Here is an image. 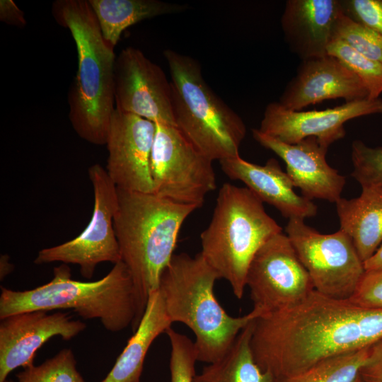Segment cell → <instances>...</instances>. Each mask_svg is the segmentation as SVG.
<instances>
[{
    "label": "cell",
    "mask_w": 382,
    "mask_h": 382,
    "mask_svg": "<svg viewBox=\"0 0 382 382\" xmlns=\"http://www.w3.org/2000/svg\"><path fill=\"white\" fill-rule=\"evenodd\" d=\"M155 130L153 122L115 110L105 144V169L117 188L154 192L150 156Z\"/></svg>",
    "instance_id": "14"
},
{
    "label": "cell",
    "mask_w": 382,
    "mask_h": 382,
    "mask_svg": "<svg viewBox=\"0 0 382 382\" xmlns=\"http://www.w3.org/2000/svg\"><path fill=\"white\" fill-rule=\"evenodd\" d=\"M336 37L359 53L382 64V36L344 13L336 27Z\"/></svg>",
    "instance_id": "27"
},
{
    "label": "cell",
    "mask_w": 382,
    "mask_h": 382,
    "mask_svg": "<svg viewBox=\"0 0 382 382\" xmlns=\"http://www.w3.org/2000/svg\"><path fill=\"white\" fill-rule=\"evenodd\" d=\"M37 310L11 315L0 323V382L18 367L33 364L35 352L54 336L69 340L86 328L68 313Z\"/></svg>",
    "instance_id": "15"
},
{
    "label": "cell",
    "mask_w": 382,
    "mask_h": 382,
    "mask_svg": "<svg viewBox=\"0 0 382 382\" xmlns=\"http://www.w3.org/2000/svg\"><path fill=\"white\" fill-rule=\"evenodd\" d=\"M4 382H13L12 381H8L7 379Z\"/></svg>",
    "instance_id": "37"
},
{
    "label": "cell",
    "mask_w": 382,
    "mask_h": 382,
    "mask_svg": "<svg viewBox=\"0 0 382 382\" xmlns=\"http://www.w3.org/2000/svg\"><path fill=\"white\" fill-rule=\"evenodd\" d=\"M219 162L228 178L243 183L262 202L274 207L285 218L304 220L317 214V206L294 192L292 181L276 159L270 158L264 166L240 156Z\"/></svg>",
    "instance_id": "19"
},
{
    "label": "cell",
    "mask_w": 382,
    "mask_h": 382,
    "mask_svg": "<svg viewBox=\"0 0 382 382\" xmlns=\"http://www.w3.org/2000/svg\"><path fill=\"white\" fill-rule=\"evenodd\" d=\"M70 349H63L39 366L33 364L17 374L18 382H85L76 368Z\"/></svg>",
    "instance_id": "26"
},
{
    "label": "cell",
    "mask_w": 382,
    "mask_h": 382,
    "mask_svg": "<svg viewBox=\"0 0 382 382\" xmlns=\"http://www.w3.org/2000/svg\"><path fill=\"white\" fill-rule=\"evenodd\" d=\"M354 170L351 175L361 185L382 187V146L371 147L361 140L352 144Z\"/></svg>",
    "instance_id": "29"
},
{
    "label": "cell",
    "mask_w": 382,
    "mask_h": 382,
    "mask_svg": "<svg viewBox=\"0 0 382 382\" xmlns=\"http://www.w3.org/2000/svg\"><path fill=\"white\" fill-rule=\"evenodd\" d=\"M328 54L339 59L356 74L367 91V98H381L382 64L359 53L337 37L329 45Z\"/></svg>",
    "instance_id": "25"
},
{
    "label": "cell",
    "mask_w": 382,
    "mask_h": 382,
    "mask_svg": "<svg viewBox=\"0 0 382 382\" xmlns=\"http://www.w3.org/2000/svg\"><path fill=\"white\" fill-rule=\"evenodd\" d=\"M343 13L382 36V0H340Z\"/></svg>",
    "instance_id": "30"
},
{
    "label": "cell",
    "mask_w": 382,
    "mask_h": 382,
    "mask_svg": "<svg viewBox=\"0 0 382 382\" xmlns=\"http://www.w3.org/2000/svg\"><path fill=\"white\" fill-rule=\"evenodd\" d=\"M366 271L382 270V244L375 253L364 262Z\"/></svg>",
    "instance_id": "34"
},
{
    "label": "cell",
    "mask_w": 382,
    "mask_h": 382,
    "mask_svg": "<svg viewBox=\"0 0 382 382\" xmlns=\"http://www.w3.org/2000/svg\"><path fill=\"white\" fill-rule=\"evenodd\" d=\"M340 0H288L281 17L284 40L301 59L328 55L343 14Z\"/></svg>",
    "instance_id": "18"
},
{
    "label": "cell",
    "mask_w": 382,
    "mask_h": 382,
    "mask_svg": "<svg viewBox=\"0 0 382 382\" xmlns=\"http://www.w3.org/2000/svg\"><path fill=\"white\" fill-rule=\"evenodd\" d=\"M160 291L149 297L140 323L102 382H140L147 352L154 340L170 328Z\"/></svg>",
    "instance_id": "21"
},
{
    "label": "cell",
    "mask_w": 382,
    "mask_h": 382,
    "mask_svg": "<svg viewBox=\"0 0 382 382\" xmlns=\"http://www.w3.org/2000/svg\"><path fill=\"white\" fill-rule=\"evenodd\" d=\"M285 231L314 289L331 298L349 299L366 270L348 235L340 229L322 234L299 219H289Z\"/></svg>",
    "instance_id": "9"
},
{
    "label": "cell",
    "mask_w": 382,
    "mask_h": 382,
    "mask_svg": "<svg viewBox=\"0 0 382 382\" xmlns=\"http://www.w3.org/2000/svg\"><path fill=\"white\" fill-rule=\"evenodd\" d=\"M354 382H363L362 380L361 379L359 375V377L357 378V379Z\"/></svg>",
    "instance_id": "36"
},
{
    "label": "cell",
    "mask_w": 382,
    "mask_h": 382,
    "mask_svg": "<svg viewBox=\"0 0 382 382\" xmlns=\"http://www.w3.org/2000/svg\"><path fill=\"white\" fill-rule=\"evenodd\" d=\"M150 156L154 194L173 202L202 207L216 187L212 161L174 125L155 123Z\"/></svg>",
    "instance_id": "8"
},
{
    "label": "cell",
    "mask_w": 382,
    "mask_h": 382,
    "mask_svg": "<svg viewBox=\"0 0 382 382\" xmlns=\"http://www.w3.org/2000/svg\"><path fill=\"white\" fill-rule=\"evenodd\" d=\"M218 279L200 253L194 257L183 253L173 255L158 286L168 318L193 332L197 361L208 364L221 359L241 330L261 316L254 309L243 316H229L214 295Z\"/></svg>",
    "instance_id": "4"
},
{
    "label": "cell",
    "mask_w": 382,
    "mask_h": 382,
    "mask_svg": "<svg viewBox=\"0 0 382 382\" xmlns=\"http://www.w3.org/2000/svg\"><path fill=\"white\" fill-rule=\"evenodd\" d=\"M367 97L356 74L328 54L302 60L278 102L288 110L299 111L327 100L342 98L349 102Z\"/></svg>",
    "instance_id": "17"
},
{
    "label": "cell",
    "mask_w": 382,
    "mask_h": 382,
    "mask_svg": "<svg viewBox=\"0 0 382 382\" xmlns=\"http://www.w3.org/2000/svg\"><path fill=\"white\" fill-rule=\"evenodd\" d=\"M48 283L25 291L1 286L0 319L42 310L71 308L83 319H98L108 331L119 332L139 323L138 303L132 275L120 261L102 279L81 282L71 278L66 264L56 267Z\"/></svg>",
    "instance_id": "5"
},
{
    "label": "cell",
    "mask_w": 382,
    "mask_h": 382,
    "mask_svg": "<svg viewBox=\"0 0 382 382\" xmlns=\"http://www.w3.org/2000/svg\"><path fill=\"white\" fill-rule=\"evenodd\" d=\"M369 347L323 360L297 374L274 382H354L366 360Z\"/></svg>",
    "instance_id": "24"
},
{
    "label": "cell",
    "mask_w": 382,
    "mask_h": 382,
    "mask_svg": "<svg viewBox=\"0 0 382 382\" xmlns=\"http://www.w3.org/2000/svg\"><path fill=\"white\" fill-rule=\"evenodd\" d=\"M249 189L225 183L219 189L211 221L201 233L200 254L238 299L246 286L250 264L280 226Z\"/></svg>",
    "instance_id": "6"
},
{
    "label": "cell",
    "mask_w": 382,
    "mask_h": 382,
    "mask_svg": "<svg viewBox=\"0 0 382 382\" xmlns=\"http://www.w3.org/2000/svg\"><path fill=\"white\" fill-rule=\"evenodd\" d=\"M359 376L363 382H382V340L370 347Z\"/></svg>",
    "instance_id": "32"
},
{
    "label": "cell",
    "mask_w": 382,
    "mask_h": 382,
    "mask_svg": "<svg viewBox=\"0 0 382 382\" xmlns=\"http://www.w3.org/2000/svg\"><path fill=\"white\" fill-rule=\"evenodd\" d=\"M175 127L212 161L239 155L246 134L242 118L205 81L200 64L190 56L167 49Z\"/></svg>",
    "instance_id": "7"
},
{
    "label": "cell",
    "mask_w": 382,
    "mask_h": 382,
    "mask_svg": "<svg viewBox=\"0 0 382 382\" xmlns=\"http://www.w3.org/2000/svg\"><path fill=\"white\" fill-rule=\"evenodd\" d=\"M381 340L382 309L362 308L314 289L290 308L257 318L250 346L259 367L278 378Z\"/></svg>",
    "instance_id": "1"
},
{
    "label": "cell",
    "mask_w": 382,
    "mask_h": 382,
    "mask_svg": "<svg viewBox=\"0 0 382 382\" xmlns=\"http://www.w3.org/2000/svg\"><path fill=\"white\" fill-rule=\"evenodd\" d=\"M349 300L362 308L382 309V270L366 271Z\"/></svg>",
    "instance_id": "31"
},
{
    "label": "cell",
    "mask_w": 382,
    "mask_h": 382,
    "mask_svg": "<svg viewBox=\"0 0 382 382\" xmlns=\"http://www.w3.org/2000/svg\"><path fill=\"white\" fill-rule=\"evenodd\" d=\"M0 264V277L1 279H2L13 270V266L9 262L8 256L6 255H3L1 256Z\"/></svg>",
    "instance_id": "35"
},
{
    "label": "cell",
    "mask_w": 382,
    "mask_h": 382,
    "mask_svg": "<svg viewBox=\"0 0 382 382\" xmlns=\"http://www.w3.org/2000/svg\"><path fill=\"white\" fill-rule=\"evenodd\" d=\"M254 320L241 330L221 359L195 374L193 382L274 381V376L263 371L254 359L250 346Z\"/></svg>",
    "instance_id": "23"
},
{
    "label": "cell",
    "mask_w": 382,
    "mask_h": 382,
    "mask_svg": "<svg viewBox=\"0 0 382 382\" xmlns=\"http://www.w3.org/2000/svg\"><path fill=\"white\" fill-rule=\"evenodd\" d=\"M254 310L261 316L290 308L314 287L289 237L270 238L253 257L246 275Z\"/></svg>",
    "instance_id": "11"
},
{
    "label": "cell",
    "mask_w": 382,
    "mask_h": 382,
    "mask_svg": "<svg viewBox=\"0 0 382 382\" xmlns=\"http://www.w3.org/2000/svg\"><path fill=\"white\" fill-rule=\"evenodd\" d=\"M167 333L171 346L170 382H193L197 354L195 343L187 336L171 328Z\"/></svg>",
    "instance_id": "28"
},
{
    "label": "cell",
    "mask_w": 382,
    "mask_h": 382,
    "mask_svg": "<svg viewBox=\"0 0 382 382\" xmlns=\"http://www.w3.org/2000/svg\"><path fill=\"white\" fill-rule=\"evenodd\" d=\"M0 20L19 28L25 27L26 25L23 12L12 0L0 1Z\"/></svg>",
    "instance_id": "33"
},
{
    "label": "cell",
    "mask_w": 382,
    "mask_h": 382,
    "mask_svg": "<svg viewBox=\"0 0 382 382\" xmlns=\"http://www.w3.org/2000/svg\"><path fill=\"white\" fill-rule=\"evenodd\" d=\"M114 228L121 261L134 282L139 323L150 294L172 259L180 230L196 206L181 204L154 193L117 188Z\"/></svg>",
    "instance_id": "3"
},
{
    "label": "cell",
    "mask_w": 382,
    "mask_h": 382,
    "mask_svg": "<svg viewBox=\"0 0 382 382\" xmlns=\"http://www.w3.org/2000/svg\"><path fill=\"white\" fill-rule=\"evenodd\" d=\"M115 107L154 123L175 125L170 81L139 49L124 48L114 68Z\"/></svg>",
    "instance_id": "12"
},
{
    "label": "cell",
    "mask_w": 382,
    "mask_h": 382,
    "mask_svg": "<svg viewBox=\"0 0 382 382\" xmlns=\"http://www.w3.org/2000/svg\"><path fill=\"white\" fill-rule=\"evenodd\" d=\"M88 173L94 195L90 222L74 239L40 250L34 262L78 265L81 274L91 279L98 264L110 262L115 265L121 261V254L114 228L117 187L100 164L90 166Z\"/></svg>",
    "instance_id": "10"
},
{
    "label": "cell",
    "mask_w": 382,
    "mask_h": 382,
    "mask_svg": "<svg viewBox=\"0 0 382 382\" xmlns=\"http://www.w3.org/2000/svg\"><path fill=\"white\" fill-rule=\"evenodd\" d=\"M375 114H382L381 98L345 102L335 108L310 111L290 110L279 102H272L266 106L258 129L286 144L315 137L329 147L345 136L347 121Z\"/></svg>",
    "instance_id": "13"
},
{
    "label": "cell",
    "mask_w": 382,
    "mask_h": 382,
    "mask_svg": "<svg viewBox=\"0 0 382 382\" xmlns=\"http://www.w3.org/2000/svg\"><path fill=\"white\" fill-rule=\"evenodd\" d=\"M356 198L336 202L340 229L352 239L361 260L369 259L382 244V187L361 186Z\"/></svg>",
    "instance_id": "20"
},
{
    "label": "cell",
    "mask_w": 382,
    "mask_h": 382,
    "mask_svg": "<svg viewBox=\"0 0 382 382\" xmlns=\"http://www.w3.org/2000/svg\"><path fill=\"white\" fill-rule=\"evenodd\" d=\"M254 139L273 151L286 164V174L304 197L335 202L341 198L345 177L328 165L325 156L328 146L315 137H307L296 144H286L253 129Z\"/></svg>",
    "instance_id": "16"
},
{
    "label": "cell",
    "mask_w": 382,
    "mask_h": 382,
    "mask_svg": "<svg viewBox=\"0 0 382 382\" xmlns=\"http://www.w3.org/2000/svg\"><path fill=\"white\" fill-rule=\"evenodd\" d=\"M105 40L114 47L123 31L141 21L181 12L185 5L158 0H88Z\"/></svg>",
    "instance_id": "22"
},
{
    "label": "cell",
    "mask_w": 382,
    "mask_h": 382,
    "mask_svg": "<svg viewBox=\"0 0 382 382\" xmlns=\"http://www.w3.org/2000/svg\"><path fill=\"white\" fill-rule=\"evenodd\" d=\"M52 12L70 31L77 50V72L68 94L70 122L82 139L105 145L115 110L114 47L103 37L88 0L55 1Z\"/></svg>",
    "instance_id": "2"
}]
</instances>
